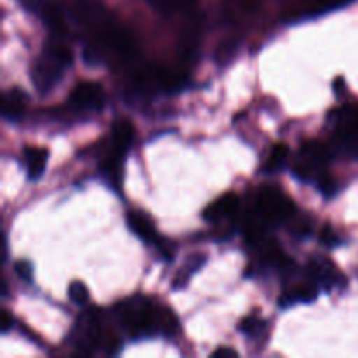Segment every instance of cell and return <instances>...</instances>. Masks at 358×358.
Segmentation results:
<instances>
[{"label": "cell", "instance_id": "obj_1", "mask_svg": "<svg viewBox=\"0 0 358 358\" xmlns=\"http://www.w3.org/2000/svg\"><path fill=\"white\" fill-rule=\"evenodd\" d=\"M72 49L65 42V37L51 35L31 69V80L38 93L48 94L49 91L55 90L65 70L72 65Z\"/></svg>", "mask_w": 358, "mask_h": 358}, {"label": "cell", "instance_id": "obj_2", "mask_svg": "<svg viewBox=\"0 0 358 358\" xmlns=\"http://www.w3.org/2000/svg\"><path fill=\"white\" fill-rule=\"evenodd\" d=\"M329 161H331V152L327 147L322 145L320 142L304 143L294 161V177L301 182H318L325 177Z\"/></svg>", "mask_w": 358, "mask_h": 358}, {"label": "cell", "instance_id": "obj_3", "mask_svg": "<svg viewBox=\"0 0 358 358\" xmlns=\"http://www.w3.org/2000/svg\"><path fill=\"white\" fill-rule=\"evenodd\" d=\"M255 213L266 226H276L296 215V205L276 187H264L255 199Z\"/></svg>", "mask_w": 358, "mask_h": 358}, {"label": "cell", "instance_id": "obj_4", "mask_svg": "<svg viewBox=\"0 0 358 358\" xmlns=\"http://www.w3.org/2000/svg\"><path fill=\"white\" fill-rule=\"evenodd\" d=\"M185 79L173 70L147 65L135 73V86L143 94L175 93L184 87Z\"/></svg>", "mask_w": 358, "mask_h": 358}, {"label": "cell", "instance_id": "obj_5", "mask_svg": "<svg viewBox=\"0 0 358 358\" xmlns=\"http://www.w3.org/2000/svg\"><path fill=\"white\" fill-rule=\"evenodd\" d=\"M27 7L35 16L41 17L42 23H45V27L49 28L51 35L65 37L66 31H69L65 14L55 0H28Z\"/></svg>", "mask_w": 358, "mask_h": 358}, {"label": "cell", "instance_id": "obj_6", "mask_svg": "<svg viewBox=\"0 0 358 358\" xmlns=\"http://www.w3.org/2000/svg\"><path fill=\"white\" fill-rule=\"evenodd\" d=\"M203 21L205 20L198 13H192L185 21V27L180 34V42H178V52L185 63H191L198 58L203 35Z\"/></svg>", "mask_w": 358, "mask_h": 358}, {"label": "cell", "instance_id": "obj_7", "mask_svg": "<svg viewBox=\"0 0 358 358\" xmlns=\"http://www.w3.org/2000/svg\"><path fill=\"white\" fill-rule=\"evenodd\" d=\"M69 101L77 110H100L105 103V93L100 84L79 83L70 93Z\"/></svg>", "mask_w": 358, "mask_h": 358}, {"label": "cell", "instance_id": "obj_8", "mask_svg": "<svg viewBox=\"0 0 358 358\" xmlns=\"http://www.w3.org/2000/svg\"><path fill=\"white\" fill-rule=\"evenodd\" d=\"M308 276L317 287L325 290H331L345 283V278L339 273V269L331 261L322 257H315L308 266Z\"/></svg>", "mask_w": 358, "mask_h": 358}, {"label": "cell", "instance_id": "obj_9", "mask_svg": "<svg viewBox=\"0 0 358 358\" xmlns=\"http://www.w3.org/2000/svg\"><path fill=\"white\" fill-rule=\"evenodd\" d=\"M240 206V198L234 192H227V194L217 198L212 205H208V208L205 210L203 217H205L206 222H222L227 217L234 215V212Z\"/></svg>", "mask_w": 358, "mask_h": 358}, {"label": "cell", "instance_id": "obj_10", "mask_svg": "<svg viewBox=\"0 0 358 358\" xmlns=\"http://www.w3.org/2000/svg\"><path fill=\"white\" fill-rule=\"evenodd\" d=\"M126 224H128L129 231H131L136 238L145 241V243H156V241L159 240L156 226H154L152 220L149 219V215H145L143 212H129L128 215H126Z\"/></svg>", "mask_w": 358, "mask_h": 358}, {"label": "cell", "instance_id": "obj_11", "mask_svg": "<svg viewBox=\"0 0 358 358\" xmlns=\"http://www.w3.org/2000/svg\"><path fill=\"white\" fill-rule=\"evenodd\" d=\"M133 136H135V129L128 119H121L115 122L112 128V154L124 157L131 147Z\"/></svg>", "mask_w": 358, "mask_h": 358}, {"label": "cell", "instance_id": "obj_12", "mask_svg": "<svg viewBox=\"0 0 358 358\" xmlns=\"http://www.w3.org/2000/svg\"><path fill=\"white\" fill-rule=\"evenodd\" d=\"M49 152L44 147H27L24 149V166H27L28 180H38L48 166Z\"/></svg>", "mask_w": 358, "mask_h": 358}, {"label": "cell", "instance_id": "obj_13", "mask_svg": "<svg viewBox=\"0 0 358 358\" xmlns=\"http://www.w3.org/2000/svg\"><path fill=\"white\" fill-rule=\"evenodd\" d=\"M27 107V94L21 90H9L2 98V115L16 122L23 117Z\"/></svg>", "mask_w": 358, "mask_h": 358}, {"label": "cell", "instance_id": "obj_14", "mask_svg": "<svg viewBox=\"0 0 358 358\" xmlns=\"http://www.w3.org/2000/svg\"><path fill=\"white\" fill-rule=\"evenodd\" d=\"M317 299V289L313 285H299L294 290H287L280 297V306L289 308L297 303H313Z\"/></svg>", "mask_w": 358, "mask_h": 358}, {"label": "cell", "instance_id": "obj_15", "mask_svg": "<svg viewBox=\"0 0 358 358\" xmlns=\"http://www.w3.org/2000/svg\"><path fill=\"white\" fill-rule=\"evenodd\" d=\"M289 147H287L285 143H276V145L273 147L271 152H269L268 159H266L264 171H268V173H276V171L282 170V168L285 166L287 159H289Z\"/></svg>", "mask_w": 358, "mask_h": 358}, {"label": "cell", "instance_id": "obj_16", "mask_svg": "<svg viewBox=\"0 0 358 358\" xmlns=\"http://www.w3.org/2000/svg\"><path fill=\"white\" fill-rule=\"evenodd\" d=\"M149 6L152 9H156L157 13L163 14H175L182 13V10H187L194 6L196 0H147Z\"/></svg>", "mask_w": 358, "mask_h": 358}, {"label": "cell", "instance_id": "obj_17", "mask_svg": "<svg viewBox=\"0 0 358 358\" xmlns=\"http://www.w3.org/2000/svg\"><path fill=\"white\" fill-rule=\"evenodd\" d=\"M266 327H268V324L259 317H247L240 322V331L243 332L247 338H252V339L264 334Z\"/></svg>", "mask_w": 358, "mask_h": 358}, {"label": "cell", "instance_id": "obj_18", "mask_svg": "<svg viewBox=\"0 0 358 358\" xmlns=\"http://www.w3.org/2000/svg\"><path fill=\"white\" fill-rule=\"evenodd\" d=\"M69 297L77 306H84L90 301V290L83 282H72L69 285Z\"/></svg>", "mask_w": 358, "mask_h": 358}, {"label": "cell", "instance_id": "obj_19", "mask_svg": "<svg viewBox=\"0 0 358 358\" xmlns=\"http://www.w3.org/2000/svg\"><path fill=\"white\" fill-rule=\"evenodd\" d=\"M226 2L231 9L243 14L255 13L259 9V6H261V0H226Z\"/></svg>", "mask_w": 358, "mask_h": 358}, {"label": "cell", "instance_id": "obj_20", "mask_svg": "<svg viewBox=\"0 0 358 358\" xmlns=\"http://www.w3.org/2000/svg\"><path fill=\"white\" fill-rule=\"evenodd\" d=\"M14 273L23 282H31V278H34V268H31V264L28 261H17L14 264Z\"/></svg>", "mask_w": 358, "mask_h": 358}, {"label": "cell", "instance_id": "obj_21", "mask_svg": "<svg viewBox=\"0 0 358 358\" xmlns=\"http://www.w3.org/2000/svg\"><path fill=\"white\" fill-rule=\"evenodd\" d=\"M206 262V255H201V254H196V255H191L187 261V266H185V271L191 273V275H194L196 271H199V269L205 266Z\"/></svg>", "mask_w": 358, "mask_h": 358}, {"label": "cell", "instance_id": "obj_22", "mask_svg": "<svg viewBox=\"0 0 358 358\" xmlns=\"http://www.w3.org/2000/svg\"><path fill=\"white\" fill-rule=\"evenodd\" d=\"M322 241H324L325 245H327L329 248H334V247H338L339 245V238H338V234L334 233V231L331 229V227H325L324 229V233H322V238H320Z\"/></svg>", "mask_w": 358, "mask_h": 358}, {"label": "cell", "instance_id": "obj_23", "mask_svg": "<svg viewBox=\"0 0 358 358\" xmlns=\"http://www.w3.org/2000/svg\"><path fill=\"white\" fill-rule=\"evenodd\" d=\"M13 327H14V318L10 317L9 311L3 310L2 313H0V331L9 332Z\"/></svg>", "mask_w": 358, "mask_h": 358}, {"label": "cell", "instance_id": "obj_24", "mask_svg": "<svg viewBox=\"0 0 358 358\" xmlns=\"http://www.w3.org/2000/svg\"><path fill=\"white\" fill-rule=\"evenodd\" d=\"M304 6L313 7V9H322V7H332L336 6V0H301Z\"/></svg>", "mask_w": 358, "mask_h": 358}, {"label": "cell", "instance_id": "obj_25", "mask_svg": "<svg viewBox=\"0 0 358 358\" xmlns=\"http://www.w3.org/2000/svg\"><path fill=\"white\" fill-rule=\"evenodd\" d=\"M212 355L213 357H233V358H236V357H240V353H238L236 350H233V348H219V350H215Z\"/></svg>", "mask_w": 358, "mask_h": 358}, {"label": "cell", "instance_id": "obj_26", "mask_svg": "<svg viewBox=\"0 0 358 358\" xmlns=\"http://www.w3.org/2000/svg\"><path fill=\"white\" fill-rule=\"evenodd\" d=\"M345 2H348V0H339V3H345Z\"/></svg>", "mask_w": 358, "mask_h": 358}]
</instances>
